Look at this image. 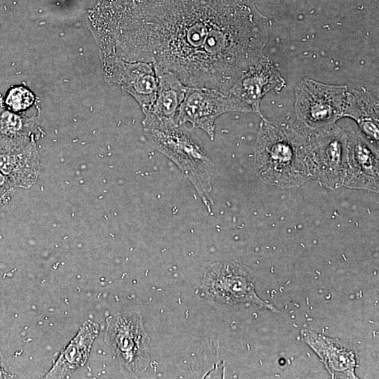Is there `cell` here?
Instances as JSON below:
<instances>
[{
  "instance_id": "6da1fadb",
  "label": "cell",
  "mask_w": 379,
  "mask_h": 379,
  "mask_svg": "<svg viewBox=\"0 0 379 379\" xmlns=\"http://www.w3.org/2000/svg\"><path fill=\"white\" fill-rule=\"evenodd\" d=\"M93 25L97 41L123 60L226 91L262 55L270 21L254 0H126L103 2Z\"/></svg>"
},
{
  "instance_id": "7a4b0ae2",
  "label": "cell",
  "mask_w": 379,
  "mask_h": 379,
  "mask_svg": "<svg viewBox=\"0 0 379 379\" xmlns=\"http://www.w3.org/2000/svg\"><path fill=\"white\" fill-rule=\"evenodd\" d=\"M306 135L297 127L262 117L258 134L255 168L265 182L281 187L297 186L311 175Z\"/></svg>"
},
{
  "instance_id": "3957f363",
  "label": "cell",
  "mask_w": 379,
  "mask_h": 379,
  "mask_svg": "<svg viewBox=\"0 0 379 379\" xmlns=\"http://www.w3.org/2000/svg\"><path fill=\"white\" fill-rule=\"evenodd\" d=\"M150 145L171 159L190 180L206 207L213 204L212 190L213 164L197 143L185 124L144 128Z\"/></svg>"
},
{
  "instance_id": "277c9868",
  "label": "cell",
  "mask_w": 379,
  "mask_h": 379,
  "mask_svg": "<svg viewBox=\"0 0 379 379\" xmlns=\"http://www.w3.org/2000/svg\"><path fill=\"white\" fill-rule=\"evenodd\" d=\"M348 87L305 78L295 88L299 130L307 133L335 124L343 117Z\"/></svg>"
},
{
  "instance_id": "5b68a950",
  "label": "cell",
  "mask_w": 379,
  "mask_h": 379,
  "mask_svg": "<svg viewBox=\"0 0 379 379\" xmlns=\"http://www.w3.org/2000/svg\"><path fill=\"white\" fill-rule=\"evenodd\" d=\"M305 135L311 173L328 187H339L348 169V133L333 124Z\"/></svg>"
},
{
  "instance_id": "8992f818",
  "label": "cell",
  "mask_w": 379,
  "mask_h": 379,
  "mask_svg": "<svg viewBox=\"0 0 379 379\" xmlns=\"http://www.w3.org/2000/svg\"><path fill=\"white\" fill-rule=\"evenodd\" d=\"M228 112H251L229 90L187 86L177 123L182 125L188 122L192 128L203 130L213 140L215 119Z\"/></svg>"
},
{
  "instance_id": "52a82bcc",
  "label": "cell",
  "mask_w": 379,
  "mask_h": 379,
  "mask_svg": "<svg viewBox=\"0 0 379 379\" xmlns=\"http://www.w3.org/2000/svg\"><path fill=\"white\" fill-rule=\"evenodd\" d=\"M105 341L118 359L122 371L143 370L149 361V338L140 315L124 312L107 319Z\"/></svg>"
},
{
  "instance_id": "ba28073f",
  "label": "cell",
  "mask_w": 379,
  "mask_h": 379,
  "mask_svg": "<svg viewBox=\"0 0 379 379\" xmlns=\"http://www.w3.org/2000/svg\"><path fill=\"white\" fill-rule=\"evenodd\" d=\"M105 79L129 93L145 114L154 103L158 78L152 62L127 61L112 52L100 53Z\"/></svg>"
},
{
  "instance_id": "9c48e42d",
  "label": "cell",
  "mask_w": 379,
  "mask_h": 379,
  "mask_svg": "<svg viewBox=\"0 0 379 379\" xmlns=\"http://www.w3.org/2000/svg\"><path fill=\"white\" fill-rule=\"evenodd\" d=\"M204 290L208 297L217 301L228 304L253 302L270 307L255 295L251 272L239 264L212 266L205 275Z\"/></svg>"
},
{
  "instance_id": "30bf717a",
  "label": "cell",
  "mask_w": 379,
  "mask_h": 379,
  "mask_svg": "<svg viewBox=\"0 0 379 379\" xmlns=\"http://www.w3.org/2000/svg\"><path fill=\"white\" fill-rule=\"evenodd\" d=\"M286 81L272 60L262 54L257 61L229 88V91L247 105L251 112L259 114L260 103L271 90L279 91Z\"/></svg>"
},
{
  "instance_id": "8fae6325",
  "label": "cell",
  "mask_w": 379,
  "mask_h": 379,
  "mask_svg": "<svg viewBox=\"0 0 379 379\" xmlns=\"http://www.w3.org/2000/svg\"><path fill=\"white\" fill-rule=\"evenodd\" d=\"M158 88L155 100L145 114L144 128L176 124L187 86L171 72L157 73Z\"/></svg>"
},
{
  "instance_id": "7c38bea8",
  "label": "cell",
  "mask_w": 379,
  "mask_h": 379,
  "mask_svg": "<svg viewBox=\"0 0 379 379\" xmlns=\"http://www.w3.org/2000/svg\"><path fill=\"white\" fill-rule=\"evenodd\" d=\"M373 148L361 134L348 133V169L344 182L347 186L378 190V160Z\"/></svg>"
},
{
  "instance_id": "4fadbf2b",
  "label": "cell",
  "mask_w": 379,
  "mask_h": 379,
  "mask_svg": "<svg viewBox=\"0 0 379 379\" xmlns=\"http://www.w3.org/2000/svg\"><path fill=\"white\" fill-rule=\"evenodd\" d=\"M0 171L15 188H30L40 172L39 155L35 142L0 150Z\"/></svg>"
},
{
  "instance_id": "5bb4252c",
  "label": "cell",
  "mask_w": 379,
  "mask_h": 379,
  "mask_svg": "<svg viewBox=\"0 0 379 379\" xmlns=\"http://www.w3.org/2000/svg\"><path fill=\"white\" fill-rule=\"evenodd\" d=\"M98 332V325L91 320H86L44 378H67L83 366L88 360Z\"/></svg>"
},
{
  "instance_id": "9a60e30c",
  "label": "cell",
  "mask_w": 379,
  "mask_h": 379,
  "mask_svg": "<svg viewBox=\"0 0 379 379\" xmlns=\"http://www.w3.org/2000/svg\"><path fill=\"white\" fill-rule=\"evenodd\" d=\"M41 136L38 117H27L7 109L0 111V150L26 145Z\"/></svg>"
},
{
  "instance_id": "2e32d148",
  "label": "cell",
  "mask_w": 379,
  "mask_h": 379,
  "mask_svg": "<svg viewBox=\"0 0 379 379\" xmlns=\"http://www.w3.org/2000/svg\"><path fill=\"white\" fill-rule=\"evenodd\" d=\"M354 119L366 135L378 140V102L364 88H349L347 92L343 117Z\"/></svg>"
},
{
  "instance_id": "e0dca14e",
  "label": "cell",
  "mask_w": 379,
  "mask_h": 379,
  "mask_svg": "<svg viewBox=\"0 0 379 379\" xmlns=\"http://www.w3.org/2000/svg\"><path fill=\"white\" fill-rule=\"evenodd\" d=\"M306 340L323 359L324 363L333 375H347L353 377L354 366V354L347 347L327 338L314 336L310 333L306 335Z\"/></svg>"
},
{
  "instance_id": "ac0fdd59",
  "label": "cell",
  "mask_w": 379,
  "mask_h": 379,
  "mask_svg": "<svg viewBox=\"0 0 379 379\" xmlns=\"http://www.w3.org/2000/svg\"><path fill=\"white\" fill-rule=\"evenodd\" d=\"M34 101L35 97L28 88L23 86H15L7 91L4 103L7 110L20 113L28 109Z\"/></svg>"
},
{
  "instance_id": "d6986e66",
  "label": "cell",
  "mask_w": 379,
  "mask_h": 379,
  "mask_svg": "<svg viewBox=\"0 0 379 379\" xmlns=\"http://www.w3.org/2000/svg\"><path fill=\"white\" fill-rule=\"evenodd\" d=\"M14 188L10 180L0 171V208L11 201Z\"/></svg>"
},
{
  "instance_id": "ffe728a7",
  "label": "cell",
  "mask_w": 379,
  "mask_h": 379,
  "mask_svg": "<svg viewBox=\"0 0 379 379\" xmlns=\"http://www.w3.org/2000/svg\"><path fill=\"white\" fill-rule=\"evenodd\" d=\"M11 374L1 352H0V378H11Z\"/></svg>"
}]
</instances>
